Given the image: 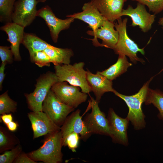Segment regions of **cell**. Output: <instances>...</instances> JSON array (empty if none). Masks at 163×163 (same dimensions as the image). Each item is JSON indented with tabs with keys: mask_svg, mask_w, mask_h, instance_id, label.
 Masks as SVG:
<instances>
[{
	"mask_svg": "<svg viewBox=\"0 0 163 163\" xmlns=\"http://www.w3.org/2000/svg\"><path fill=\"white\" fill-rule=\"evenodd\" d=\"M22 147L18 145L11 150L6 151L0 155V163H11L21 152Z\"/></svg>",
	"mask_w": 163,
	"mask_h": 163,
	"instance_id": "cell-29",
	"label": "cell"
},
{
	"mask_svg": "<svg viewBox=\"0 0 163 163\" xmlns=\"http://www.w3.org/2000/svg\"><path fill=\"white\" fill-rule=\"evenodd\" d=\"M16 163H36V161L31 159L27 155L21 152L14 161Z\"/></svg>",
	"mask_w": 163,
	"mask_h": 163,
	"instance_id": "cell-32",
	"label": "cell"
},
{
	"mask_svg": "<svg viewBox=\"0 0 163 163\" xmlns=\"http://www.w3.org/2000/svg\"><path fill=\"white\" fill-rule=\"evenodd\" d=\"M127 0H92L91 2L108 20L114 22L121 18L124 3Z\"/></svg>",
	"mask_w": 163,
	"mask_h": 163,
	"instance_id": "cell-17",
	"label": "cell"
},
{
	"mask_svg": "<svg viewBox=\"0 0 163 163\" xmlns=\"http://www.w3.org/2000/svg\"><path fill=\"white\" fill-rule=\"evenodd\" d=\"M6 62H2L0 67V89H2V84L4 80L5 74L4 73Z\"/></svg>",
	"mask_w": 163,
	"mask_h": 163,
	"instance_id": "cell-33",
	"label": "cell"
},
{
	"mask_svg": "<svg viewBox=\"0 0 163 163\" xmlns=\"http://www.w3.org/2000/svg\"><path fill=\"white\" fill-rule=\"evenodd\" d=\"M1 118L6 125L12 121L13 117L11 114H4L2 115Z\"/></svg>",
	"mask_w": 163,
	"mask_h": 163,
	"instance_id": "cell-34",
	"label": "cell"
},
{
	"mask_svg": "<svg viewBox=\"0 0 163 163\" xmlns=\"http://www.w3.org/2000/svg\"><path fill=\"white\" fill-rule=\"evenodd\" d=\"M17 106V103L10 97L7 91L0 95V114L14 112L16 111Z\"/></svg>",
	"mask_w": 163,
	"mask_h": 163,
	"instance_id": "cell-25",
	"label": "cell"
},
{
	"mask_svg": "<svg viewBox=\"0 0 163 163\" xmlns=\"http://www.w3.org/2000/svg\"><path fill=\"white\" fill-rule=\"evenodd\" d=\"M49 57L51 63L54 66L67 64L70 63V59L74 55L71 49L62 48L53 46L44 50Z\"/></svg>",
	"mask_w": 163,
	"mask_h": 163,
	"instance_id": "cell-21",
	"label": "cell"
},
{
	"mask_svg": "<svg viewBox=\"0 0 163 163\" xmlns=\"http://www.w3.org/2000/svg\"><path fill=\"white\" fill-rule=\"evenodd\" d=\"M6 126L9 130L14 131L17 129L18 125L16 122L12 121L7 124Z\"/></svg>",
	"mask_w": 163,
	"mask_h": 163,
	"instance_id": "cell-35",
	"label": "cell"
},
{
	"mask_svg": "<svg viewBox=\"0 0 163 163\" xmlns=\"http://www.w3.org/2000/svg\"><path fill=\"white\" fill-rule=\"evenodd\" d=\"M37 16L44 20L49 29L52 39L55 43L57 42L60 32L68 29L75 19L72 17H69L64 20L59 18L56 17L48 5L37 10Z\"/></svg>",
	"mask_w": 163,
	"mask_h": 163,
	"instance_id": "cell-11",
	"label": "cell"
},
{
	"mask_svg": "<svg viewBox=\"0 0 163 163\" xmlns=\"http://www.w3.org/2000/svg\"><path fill=\"white\" fill-rule=\"evenodd\" d=\"M10 47L7 46H0V57L2 62L11 64L13 62V53Z\"/></svg>",
	"mask_w": 163,
	"mask_h": 163,
	"instance_id": "cell-31",
	"label": "cell"
},
{
	"mask_svg": "<svg viewBox=\"0 0 163 163\" xmlns=\"http://www.w3.org/2000/svg\"><path fill=\"white\" fill-rule=\"evenodd\" d=\"M79 109L73 111L68 116L60 127L62 140L69 133L75 132L80 136V139L86 141L91 136V134L88 130L82 117L80 115Z\"/></svg>",
	"mask_w": 163,
	"mask_h": 163,
	"instance_id": "cell-15",
	"label": "cell"
},
{
	"mask_svg": "<svg viewBox=\"0 0 163 163\" xmlns=\"http://www.w3.org/2000/svg\"><path fill=\"white\" fill-rule=\"evenodd\" d=\"M121 16L130 17L132 21L131 26H138L144 33L148 32L151 29L155 18V14L147 12L145 5L139 2L135 8L129 5L126 9H123Z\"/></svg>",
	"mask_w": 163,
	"mask_h": 163,
	"instance_id": "cell-12",
	"label": "cell"
},
{
	"mask_svg": "<svg viewBox=\"0 0 163 163\" xmlns=\"http://www.w3.org/2000/svg\"><path fill=\"white\" fill-rule=\"evenodd\" d=\"M24 27L13 22H9L0 27V30L7 34V40L10 42V48L15 60L19 61L21 60L19 52V46L22 43L24 34Z\"/></svg>",
	"mask_w": 163,
	"mask_h": 163,
	"instance_id": "cell-19",
	"label": "cell"
},
{
	"mask_svg": "<svg viewBox=\"0 0 163 163\" xmlns=\"http://www.w3.org/2000/svg\"><path fill=\"white\" fill-rule=\"evenodd\" d=\"M147 6L150 12L156 14L163 11V0H131Z\"/></svg>",
	"mask_w": 163,
	"mask_h": 163,
	"instance_id": "cell-27",
	"label": "cell"
},
{
	"mask_svg": "<svg viewBox=\"0 0 163 163\" xmlns=\"http://www.w3.org/2000/svg\"><path fill=\"white\" fill-rule=\"evenodd\" d=\"M107 119L110 136L114 142L127 146L128 144L127 129L129 120L117 115L113 108H110Z\"/></svg>",
	"mask_w": 163,
	"mask_h": 163,
	"instance_id": "cell-13",
	"label": "cell"
},
{
	"mask_svg": "<svg viewBox=\"0 0 163 163\" xmlns=\"http://www.w3.org/2000/svg\"><path fill=\"white\" fill-rule=\"evenodd\" d=\"M79 87L68 85L66 82H58L51 90L63 102L75 109L87 99V94L81 91Z\"/></svg>",
	"mask_w": 163,
	"mask_h": 163,
	"instance_id": "cell-7",
	"label": "cell"
},
{
	"mask_svg": "<svg viewBox=\"0 0 163 163\" xmlns=\"http://www.w3.org/2000/svg\"><path fill=\"white\" fill-rule=\"evenodd\" d=\"M152 77L145 83L138 92L132 95H126L121 94L116 91L113 93L123 100L128 106L129 111L126 117L131 122L136 130L143 129L145 126V116L142 109L141 106L144 102L149 89L150 82Z\"/></svg>",
	"mask_w": 163,
	"mask_h": 163,
	"instance_id": "cell-2",
	"label": "cell"
},
{
	"mask_svg": "<svg viewBox=\"0 0 163 163\" xmlns=\"http://www.w3.org/2000/svg\"><path fill=\"white\" fill-rule=\"evenodd\" d=\"M10 137L5 130L0 128V152L11 147L12 143Z\"/></svg>",
	"mask_w": 163,
	"mask_h": 163,
	"instance_id": "cell-30",
	"label": "cell"
},
{
	"mask_svg": "<svg viewBox=\"0 0 163 163\" xmlns=\"http://www.w3.org/2000/svg\"><path fill=\"white\" fill-rule=\"evenodd\" d=\"M128 19L125 18L122 20L121 18L117 20V22L114 23L115 27L119 34L118 42L113 50L117 54H122L126 56L134 63L138 61L142 63L145 62L144 60L139 58L137 53L139 52L144 55V48H140L137 44L128 36L126 31V24Z\"/></svg>",
	"mask_w": 163,
	"mask_h": 163,
	"instance_id": "cell-4",
	"label": "cell"
},
{
	"mask_svg": "<svg viewBox=\"0 0 163 163\" xmlns=\"http://www.w3.org/2000/svg\"><path fill=\"white\" fill-rule=\"evenodd\" d=\"M28 117L31 123L34 139L60 130V127L43 111L30 112Z\"/></svg>",
	"mask_w": 163,
	"mask_h": 163,
	"instance_id": "cell-14",
	"label": "cell"
},
{
	"mask_svg": "<svg viewBox=\"0 0 163 163\" xmlns=\"http://www.w3.org/2000/svg\"><path fill=\"white\" fill-rule=\"evenodd\" d=\"M47 135L43 145L37 149L29 153L28 155L35 161H40L45 163L62 162V137L61 130Z\"/></svg>",
	"mask_w": 163,
	"mask_h": 163,
	"instance_id": "cell-1",
	"label": "cell"
},
{
	"mask_svg": "<svg viewBox=\"0 0 163 163\" xmlns=\"http://www.w3.org/2000/svg\"><path fill=\"white\" fill-rule=\"evenodd\" d=\"M132 65V64L128 61L126 56L119 54L117 60L115 64L104 70L98 71L96 72L112 81L126 72L128 68Z\"/></svg>",
	"mask_w": 163,
	"mask_h": 163,
	"instance_id": "cell-20",
	"label": "cell"
},
{
	"mask_svg": "<svg viewBox=\"0 0 163 163\" xmlns=\"http://www.w3.org/2000/svg\"><path fill=\"white\" fill-rule=\"evenodd\" d=\"M30 57L31 61L40 67L49 66L51 63L49 57L44 50L36 52Z\"/></svg>",
	"mask_w": 163,
	"mask_h": 163,
	"instance_id": "cell-26",
	"label": "cell"
},
{
	"mask_svg": "<svg viewBox=\"0 0 163 163\" xmlns=\"http://www.w3.org/2000/svg\"><path fill=\"white\" fill-rule=\"evenodd\" d=\"M74 110V108L61 101L51 89L42 104V111L59 126L63 124L68 115Z\"/></svg>",
	"mask_w": 163,
	"mask_h": 163,
	"instance_id": "cell-6",
	"label": "cell"
},
{
	"mask_svg": "<svg viewBox=\"0 0 163 163\" xmlns=\"http://www.w3.org/2000/svg\"><path fill=\"white\" fill-rule=\"evenodd\" d=\"M83 62L72 65L61 64L54 66L55 73L58 82H66L70 85L79 87L81 91L87 94L91 91L86 78V71Z\"/></svg>",
	"mask_w": 163,
	"mask_h": 163,
	"instance_id": "cell-3",
	"label": "cell"
},
{
	"mask_svg": "<svg viewBox=\"0 0 163 163\" xmlns=\"http://www.w3.org/2000/svg\"><path fill=\"white\" fill-rule=\"evenodd\" d=\"M158 23L159 25L161 26V28L163 30V17L159 19Z\"/></svg>",
	"mask_w": 163,
	"mask_h": 163,
	"instance_id": "cell-36",
	"label": "cell"
},
{
	"mask_svg": "<svg viewBox=\"0 0 163 163\" xmlns=\"http://www.w3.org/2000/svg\"><path fill=\"white\" fill-rule=\"evenodd\" d=\"M22 43L28 50L30 57L36 52L53 46L35 34L25 33Z\"/></svg>",
	"mask_w": 163,
	"mask_h": 163,
	"instance_id": "cell-22",
	"label": "cell"
},
{
	"mask_svg": "<svg viewBox=\"0 0 163 163\" xmlns=\"http://www.w3.org/2000/svg\"><path fill=\"white\" fill-rule=\"evenodd\" d=\"M98 103L94 98L91 97V111L86 115L83 121L88 131L91 134L110 136L107 119L104 113L101 110Z\"/></svg>",
	"mask_w": 163,
	"mask_h": 163,
	"instance_id": "cell-8",
	"label": "cell"
},
{
	"mask_svg": "<svg viewBox=\"0 0 163 163\" xmlns=\"http://www.w3.org/2000/svg\"><path fill=\"white\" fill-rule=\"evenodd\" d=\"M47 0H38V2H46Z\"/></svg>",
	"mask_w": 163,
	"mask_h": 163,
	"instance_id": "cell-37",
	"label": "cell"
},
{
	"mask_svg": "<svg viewBox=\"0 0 163 163\" xmlns=\"http://www.w3.org/2000/svg\"><path fill=\"white\" fill-rule=\"evenodd\" d=\"M58 82L55 73L48 71L37 79L34 91L25 94L29 107L32 111H42V104L53 86Z\"/></svg>",
	"mask_w": 163,
	"mask_h": 163,
	"instance_id": "cell-5",
	"label": "cell"
},
{
	"mask_svg": "<svg viewBox=\"0 0 163 163\" xmlns=\"http://www.w3.org/2000/svg\"><path fill=\"white\" fill-rule=\"evenodd\" d=\"M114 22L107 20L103 25L94 31L88 30L87 33L94 37L91 39L93 45L95 46H104L113 50L118 41L119 34L118 31L114 29Z\"/></svg>",
	"mask_w": 163,
	"mask_h": 163,
	"instance_id": "cell-10",
	"label": "cell"
},
{
	"mask_svg": "<svg viewBox=\"0 0 163 163\" xmlns=\"http://www.w3.org/2000/svg\"><path fill=\"white\" fill-rule=\"evenodd\" d=\"M16 0H0V21L6 23L12 21L11 17Z\"/></svg>",
	"mask_w": 163,
	"mask_h": 163,
	"instance_id": "cell-24",
	"label": "cell"
},
{
	"mask_svg": "<svg viewBox=\"0 0 163 163\" xmlns=\"http://www.w3.org/2000/svg\"><path fill=\"white\" fill-rule=\"evenodd\" d=\"M146 105L153 104L159 111L158 117L163 120V93L159 90L149 88L144 102Z\"/></svg>",
	"mask_w": 163,
	"mask_h": 163,
	"instance_id": "cell-23",
	"label": "cell"
},
{
	"mask_svg": "<svg viewBox=\"0 0 163 163\" xmlns=\"http://www.w3.org/2000/svg\"><path fill=\"white\" fill-rule=\"evenodd\" d=\"M82 11L67 15V17H72L82 21L88 24L92 31H94L102 26L107 20L91 2L84 4Z\"/></svg>",
	"mask_w": 163,
	"mask_h": 163,
	"instance_id": "cell-16",
	"label": "cell"
},
{
	"mask_svg": "<svg viewBox=\"0 0 163 163\" xmlns=\"http://www.w3.org/2000/svg\"><path fill=\"white\" fill-rule=\"evenodd\" d=\"M80 139V135L73 132L69 133L62 140L63 146H67L73 152H75Z\"/></svg>",
	"mask_w": 163,
	"mask_h": 163,
	"instance_id": "cell-28",
	"label": "cell"
},
{
	"mask_svg": "<svg viewBox=\"0 0 163 163\" xmlns=\"http://www.w3.org/2000/svg\"><path fill=\"white\" fill-rule=\"evenodd\" d=\"M38 0H18L15 3L11 17L13 22L25 28L37 16Z\"/></svg>",
	"mask_w": 163,
	"mask_h": 163,
	"instance_id": "cell-9",
	"label": "cell"
},
{
	"mask_svg": "<svg viewBox=\"0 0 163 163\" xmlns=\"http://www.w3.org/2000/svg\"><path fill=\"white\" fill-rule=\"evenodd\" d=\"M86 78L91 91L95 96L96 101L99 102L102 96L106 92L116 91L113 88V83L102 75L96 72L94 74L86 71Z\"/></svg>",
	"mask_w": 163,
	"mask_h": 163,
	"instance_id": "cell-18",
	"label": "cell"
}]
</instances>
